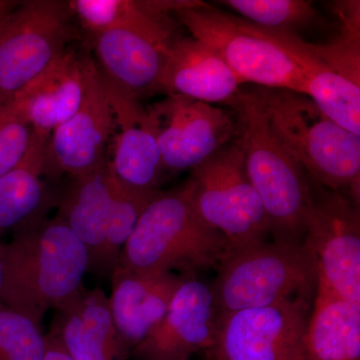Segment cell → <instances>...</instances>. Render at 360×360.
Instances as JSON below:
<instances>
[{
    "instance_id": "cell-8",
    "label": "cell",
    "mask_w": 360,
    "mask_h": 360,
    "mask_svg": "<svg viewBox=\"0 0 360 360\" xmlns=\"http://www.w3.org/2000/svg\"><path fill=\"white\" fill-rule=\"evenodd\" d=\"M175 15L193 39L217 52L243 84L305 94L304 78L295 61L278 45L253 32L248 21L201 1Z\"/></svg>"
},
{
    "instance_id": "cell-28",
    "label": "cell",
    "mask_w": 360,
    "mask_h": 360,
    "mask_svg": "<svg viewBox=\"0 0 360 360\" xmlns=\"http://www.w3.org/2000/svg\"><path fill=\"white\" fill-rule=\"evenodd\" d=\"M33 129L11 104L0 110V177L20 165L32 144Z\"/></svg>"
},
{
    "instance_id": "cell-19",
    "label": "cell",
    "mask_w": 360,
    "mask_h": 360,
    "mask_svg": "<svg viewBox=\"0 0 360 360\" xmlns=\"http://www.w3.org/2000/svg\"><path fill=\"white\" fill-rule=\"evenodd\" d=\"M84 58L65 49L9 103L37 134L51 137L53 130L82 105L85 94Z\"/></svg>"
},
{
    "instance_id": "cell-27",
    "label": "cell",
    "mask_w": 360,
    "mask_h": 360,
    "mask_svg": "<svg viewBox=\"0 0 360 360\" xmlns=\"http://www.w3.org/2000/svg\"><path fill=\"white\" fill-rule=\"evenodd\" d=\"M45 352L41 326L0 302V360H44Z\"/></svg>"
},
{
    "instance_id": "cell-26",
    "label": "cell",
    "mask_w": 360,
    "mask_h": 360,
    "mask_svg": "<svg viewBox=\"0 0 360 360\" xmlns=\"http://www.w3.org/2000/svg\"><path fill=\"white\" fill-rule=\"evenodd\" d=\"M160 193L158 188L129 186L113 172L110 248L117 264L123 246L134 232L142 213Z\"/></svg>"
},
{
    "instance_id": "cell-29",
    "label": "cell",
    "mask_w": 360,
    "mask_h": 360,
    "mask_svg": "<svg viewBox=\"0 0 360 360\" xmlns=\"http://www.w3.org/2000/svg\"><path fill=\"white\" fill-rule=\"evenodd\" d=\"M44 360H73L56 338L46 335V352Z\"/></svg>"
},
{
    "instance_id": "cell-3",
    "label": "cell",
    "mask_w": 360,
    "mask_h": 360,
    "mask_svg": "<svg viewBox=\"0 0 360 360\" xmlns=\"http://www.w3.org/2000/svg\"><path fill=\"white\" fill-rule=\"evenodd\" d=\"M227 106L233 110L246 174L262 200L270 236L279 243L302 245L314 195L307 174L274 136L252 90H241Z\"/></svg>"
},
{
    "instance_id": "cell-13",
    "label": "cell",
    "mask_w": 360,
    "mask_h": 360,
    "mask_svg": "<svg viewBox=\"0 0 360 360\" xmlns=\"http://www.w3.org/2000/svg\"><path fill=\"white\" fill-rule=\"evenodd\" d=\"M85 94L82 105L70 120L53 130L47 144L46 172H65L72 179L96 170L108 160L113 116L101 70L84 58Z\"/></svg>"
},
{
    "instance_id": "cell-2",
    "label": "cell",
    "mask_w": 360,
    "mask_h": 360,
    "mask_svg": "<svg viewBox=\"0 0 360 360\" xmlns=\"http://www.w3.org/2000/svg\"><path fill=\"white\" fill-rule=\"evenodd\" d=\"M284 150L319 186L360 200V136L324 115L305 94L255 87Z\"/></svg>"
},
{
    "instance_id": "cell-11",
    "label": "cell",
    "mask_w": 360,
    "mask_h": 360,
    "mask_svg": "<svg viewBox=\"0 0 360 360\" xmlns=\"http://www.w3.org/2000/svg\"><path fill=\"white\" fill-rule=\"evenodd\" d=\"M303 243L314 255L319 279L360 307L359 203L336 191L312 195Z\"/></svg>"
},
{
    "instance_id": "cell-12",
    "label": "cell",
    "mask_w": 360,
    "mask_h": 360,
    "mask_svg": "<svg viewBox=\"0 0 360 360\" xmlns=\"http://www.w3.org/2000/svg\"><path fill=\"white\" fill-rule=\"evenodd\" d=\"M165 169L198 167L236 137L233 113L179 94L149 106Z\"/></svg>"
},
{
    "instance_id": "cell-31",
    "label": "cell",
    "mask_w": 360,
    "mask_h": 360,
    "mask_svg": "<svg viewBox=\"0 0 360 360\" xmlns=\"http://www.w3.org/2000/svg\"><path fill=\"white\" fill-rule=\"evenodd\" d=\"M2 246H4V243L0 241V293H1L2 283H4V255H2Z\"/></svg>"
},
{
    "instance_id": "cell-30",
    "label": "cell",
    "mask_w": 360,
    "mask_h": 360,
    "mask_svg": "<svg viewBox=\"0 0 360 360\" xmlns=\"http://www.w3.org/2000/svg\"><path fill=\"white\" fill-rule=\"evenodd\" d=\"M18 4V1H13V0H0V21Z\"/></svg>"
},
{
    "instance_id": "cell-1",
    "label": "cell",
    "mask_w": 360,
    "mask_h": 360,
    "mask_svg": "<svg viewBox=\"0 0 360 360\" xmlns=\"http://www.w3.org/2000/svg\"><path fill=\"white\" fill-rule=\"evenodd\" d=\"M0 302L41 326L49 309L68 302L87 271L86 248L59 217H41L14 229L2 246Z\"/></svg>"
},
{
    "instance_id": "cell-10",
    "label": "cell",
    "mask_w": 360,
    "mask_h": 360,
    "mask_svg": "<svg viewBox=\"0 0 360 360\" xmlns=\"http://www.w3.org/2000/svg\"><path fill=\"white\" fill-rule=\"evenodd\" d=\"M314 297L220 315L206 360H307L305 336Z\"/></svg>"
},
{
    "instance_id": "cell-7",
    "label": "cell",
    "mask_w": 360,
    "mask_h": 360,
    "mask_svg": "<svg viewBox=\"0 0 360 360\" xmlns=\"http://www.w3.org/2000/svg\"><path fill=\"white\" fill-rule=\"evenodd\" d=\"M70 2H18L0 21V110L75 39Z\"/></svg>"
},
{
    "instance_id": "cell-23",
    "label": "cell",
    "mask_w": 360,
    "mask_h": 360,
    "mask_svg": "<svg viewBox=\"0 0 360 360\" xmlns=\"http://www.w3.org/2000/svg\"><path fill=\"white\" fill-rule=\"evenodd\" d=\"M307 360H360V307L317 281L305 336Z\"/></svg>"
},
{
    "instance_id": "cell-4",
    "label": "cell",
    "mask_w": 360,
    "mask_h": 360,
    "mask_svg": "<svg viewBox=\"0 0 360 360\" xmlns=\"http://www.w3.org/2000/svg\"><path fill=\"white\" fill-rule=\"evenodd\" d=\"M229 241L201 219L189 180L160 193L142 213L123 246L118 264L139 271H170L184 276L217 269Z\"/></svg>"
},
{
    "instance_id": "cell-24",
    "label": "cell",
    "mask_w": 360,
    "mask_h": 360,
    "mask_svg": "<svg viewBox=\"0 0 360 360\" xmlns=\"http://www.w3.org/2000/svg\"><path fill=\"white\" fill-rule=\"evenodd\" d=\"M49 141V137L33 130L32 144L23 160L0 177V238L7 231L45 217L51 198L42 180Z\"/></svg>"
},
{
    "instance_id": "cell-9",
    "label": "cell",
    "mask_w": 360,
    "mask_h": 360,
    "mask_svg": "<svg viewBox=\"0 0 360 360\" xmlns=\"http://www.w3.org/2000/svg\"><path fill=\"white\" fill-rule=\"evenodd\" d=\"M189 182L201 219L221 232L229 248L266 241L269 224L262 200L246 174L238 139L193 168Z\"/></svg>"
},
{
    "instance_id": "cell-16",
    "label": "cell",
    "mask_w": 360,
    "mask_h": 360,
    "mask_svg": "<svg viewBox=\"0 0 360 360\" xmlns=\"http://www.w3.org/2000/svg\"><path fill=\"white\" fill-rule=\"evenodd\" d=\"M186 276L170 271H139L117 266L111 274V316L123 349L131 354L167 314Z\"/></svg>"
},
{
    "instance_id": "cell-18",
    "label": "cell",
    "mask_w": 360,
    "mask_h": 360,
    "mask_svg": "<svg viewBox=\"0 0 360 360\" xmlns=\"http://www.w3.org/2000/svg\"><path fill=\"white\" fill-rule=\"evenodd\" d=\"M56 310L49 335L73 360H129L111 316L108 296L101 288L82 286Z\"/></svg>"
},
{
    "instance_id": "cell-17",
    "label": "cell",
    "mask_w": 360,
    "mask_h": 360,
    "mask_svg": "<svg viewBox=\"0 0 360 360\" xmlns=\"http://www.w3.org/2000/svg\"><path fill=\"white\" fill-rule=\"evenodd\" d=\"M112 174L108 158L90 174L73 179L58 201L56 215L86 248L89 270L110 277L118 264L110 248Z\"/></svg>"
},
{
    "instance_id": "cell-32",
    "label": "cell",
    "mask_w": 360,
    "mask_h": 360,
    "mask_svg": "<svg viewBox=\"0 0 360 360\" xmlns=\"http://www.w3.org/2000/svg\"><path fill=\"white\" fill-rule=\"evenodd\" d=\"M188 360H191V359H188Z\"/></svg>"
},
{
    "instance_id": "cell-5",
    "label": "cell",
    "mask_w": 360,
    "mask_h": 360,
    "mask_svg": "<svg viewBox=\"0 0 360 360\" xmlns=\"http://www.w3.org/2000/svg\"><path fill=\"white\" fill-rule=\"evenodd\" d=\"M359 1L340 2V34L328 44L304 41L297 33L251 30L278 45L302 70L305 96L343 129L360 136Z\"/></svg>"
},
{
    "instance_id": "cell-6",
    "label": "cell",
    "mask_w": 360,
    "mask_h": 360,
    "mask_svg": "<svg viewBox=\"0 0 360 360\" xmlns=\"http://www.w3.org/2000/svg\"><path fill=\"white\" fill-rule=\"evenodd\" d=\"M212 283L220 315L314 297L319 272L304 245L269 240L227 248Z\"/></svg>"
},
{
    "instance_id": "cell-22",
    "label": "cell",
    "mask_w": 360,
    "mask_h": 360,
    "mask_svg": "<svg viewBox=\"0 0 360 360\" xmlns=\"http://www.w3.org/2000/svg\"><path fill=\"white\" fill-rule=\"evenodd\" d=\"M194 0H72L73 14L90 37L125 28L143 33L163 44L179 37L170 14L193 6Z\"/></svg>"
},
{
    "instance_id": "cell-14",
    "label": "cell",
    "mask_w": 360,
    "mask_h": 360,
    "mask_svg": "<svg viewBox=\"0 0 360 360\" xmlns=\"http://www.w3.org/2000/svg\"><path fill=\"white\" fill-rule=\"evenodd\" d=\"M220 312L212 284L186 276L175 291L162 321L130 359L188 360L210 349L217 338Z\"/></svg>"
},
{
    "instance_id": "cell-20",
    "label": "cell",
    "mask_w": 360,
    "mask_h": 360,
    "mask_svg": "<svg viewBox=\"0 0 360 360\" xmlns=\"http://www.w3.org/2000/svg\"><path fill=\"white\" fill-rule=\"evenodd\" d=\"M243 84L217 52L200 40L179 35L170 45L161 92L229 105Z\"/></svg>"
},
{
    "instance_id": "cell-21",
    "label": "cell",
    "mask_w": 360,
    "mask_h": 360,
    "mask_svg": "<svg viewBox=\"0 0 360 360\" xmlns=\"http://www.w3.org/2000/svg\"><path fill=\"white\" fill-rule=\"evenodd\" d=\"M106 77L137 98L161 92L170 45L143 33L115 28L92 37Z\"/></svg>"
},
{
    "instance_id": "cell-15",
    "label": "cell",
    "mask_w": 360,
    "mask_h": 360,
    "mask_svg": "<svg viewBox=\"0 0 360 360\" xmlns=\"http://www.w3.org/2000/svg\"><path fill=\"white\" fill-rule=\"evenodd\" d=\"M101 70V68H99ZM113 116L111 168L118 179L139 188H158L165 169L156 129L148 108L141 99L101 70Z\"/></svg>"
},
{
    "instance_id": "cell-25",
    "label": "cell",
    "mask_w": 360,
    "mask_h": 360,
    "mask_svg": "<svg viewBox=\"0 0 360 360\" xmlns=\"http://www.w3.org/2000/svg\"><path fill=\"white\" fill-rule=\"evenodd\" d=\"M221 4L238 11L252 25L267 30L296 33L315 25L319 13L304 0H226Z\"/></svg>"
}]
</instances>
